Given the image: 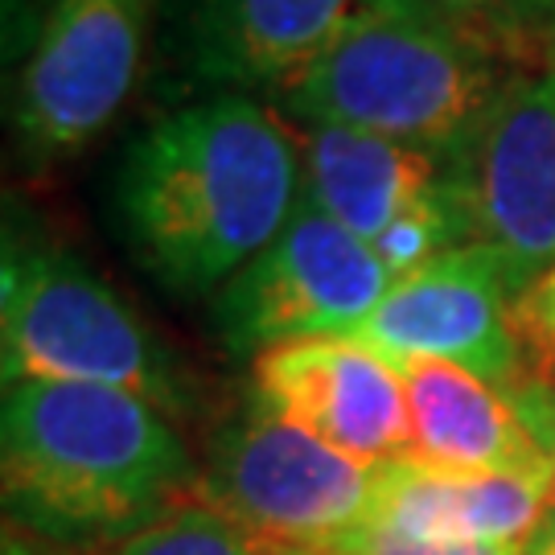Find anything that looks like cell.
Instances as JSON below:
<instances>
[{"label":"cell","instance_id":"1","mask_svg":"<svg viewBox=\"0 0 555 555\" xmlns=\"http://www.w3.org/2000/svg\"><path fill=\"white\" fill-rule=\"evenodd\" d=\"M300 202L297 128L256 95H206L157 116L112 181L116 231L173 297H215Z\"/></svg>","mask_w":555,"mask_h":555},{"label":"cell","instance_id":"2","mask_svg":"<svg viewBox=\"0 0 555 555\" xmlns=\"http://www.w3.org/2000/svg\"><path fill=\"white\" fill-rule=\"evenodd\" d=\"M173 420L91 383H4L0 486L9 527L66 552L116 547L198 494Z\"/></svg>","mask_w":555,"mask_h":555},{"label":"cell","instance_id":"3","mask_svg":"<svg viewBox=\"0 0 555 555\" xmlns=\"http://www.w3.org/2000/svg\"><path fill=\"white\" fill-rule=\"evenodd\" d=\"M527 70L444 9H403L354 25L268 103L293 124L358 128L465 165Z\"/></svg>","mask_w":555,"mask_h":555},{"label":"cell","instance_id":"4","mask_svg":"<svg viewBox=\"0 0 555 555\" xmlns=\"http://www.w3.org/2000/svg\"><path fill=\"white\" fill-rule=\"evenodd\" d=\"M4 383H91L140 396L169 420L202 408V383L128 300L75 251L50 238L4 235L0 263Z\"/></svg>","mask_w":555,"mask_h":555},{"label":"cell","instance_id":"5","mask_svg":"<svg viewBox=\"0 0 555 555\" xmlns=\"http://www.w3.org/2000/svg\"><path fill=\"white\" fill-rule=\"evenodd\" d=\"M378 465L247 403L206 444L198 498L284 552L318 555L371 527Z\"/></svg>","mask_w":555,"mask_h":555},{"label":"cell","instance_id":"6","mask_svg":"<svg viewBox=\"0 0 555 555\" xmlns=\"http://www.w3.org/2000/svg\"><path fill=\"white\" fill-rule=\"evenodd\" d=\"M391 284L366 238L297 202L280 235L210 297V325L227 354L256 362L288 341L354 337Z\"/></svg>","mask_w":555,"mask_h":555},{"label":"cell","instance_id":"7","mask_svg":"<svg viewBox=\"0 0 555 555\" xmlns=\"http://www.w3.org/2000/svg\"><path fill=\"white\" fill-rule=\"evenodd\" d=\"M157 0H50L13 82V144L29 169L91 149L137 91Z\"/></svg>","mask_w":555,"mask_h":555},{"label":"cell","instance_id":"8","mask_svg":"<svg viewBox=\"0 0 555 555\" xmlns=\"http://www.w3.org/2000/svg\"><path fill=\"white\" fill-rule=\"evenodd\" d=\"M354 341L391 362H453L498 387H515L527 378L515 293L481 243H465L412 276H399L375 313L354 330Z\"/></svg>","mask_w":555,"mask_h":555},{"label":"cell","instance_id":"9","mask_svg":"<svg viewBox=\"0 0 555 555\" xmlns=\"http://www.w3.org/2000/svg\"><path fill=\"white\" fill-rule=\"evenodd\" d=\"M461 178L474 243L498 259L515 297L527 293L555 263V59L498 103Z\"/></svg>","mask_w":555,"mask_h":555},{"label":"cell","instance_id":"10","mask_svg":"<svg viewBox=\"0 0 555 555\" xmlns=\"http://www.w3.org/2000/svg\"><path fill=\"white\" fill-rule=\"evenodd\" d=\"M433 0H178L173 54L210 95H276L305 66L378 13Z\"/></svg>","mask_w":555,"mask_h":555},{"label":"cell","instance_id":"11","mask_svg":"<svg viewBox=\"0 0 555 555\" xmlns=\"http://www.w3.org/2000/svg\"><path fill=\"white\" fill-rule=\"evenodd\" d=\"M251 403L366 465L412 456L408 396L396 362L354 337H313L251 362Z\"/></svg>","mask_w":555,"mask_h":555},{"label":"cell","instance_id":"12","mask_svg":"<svg viewBox=\"0 0 555 555\" xmlns=\"http://www.w3.org/2000/svg\"><path fill=\"white\" fill-rule=\"evenodd\" d=\"M408 396L412 456L444 469L535 474L555 481V461L522 416L515 387H498L453 362H396Z\"/></svg>","mask_w":555,"mask_h":555},{"label":"cell","instance_id":"13","mask_svg":"<svg viewBox=\"0 0 555 555\" xmlns=\"http://www.w3.org/2000/svg\"><path fill=\"white\" fill-rule=\"evenodd\" d=\"M552 477L444 469L420 456L378 465L371 527L424 539H481L531 543L552 515Z\"/></svg>","mask_w":555,"mask_h":555},{"label":"cell","instance_id":"14","mask_svg":"<svg viewBox=\"0 0 555 555\" xmlns=\"http://www.w3.org/2000/svg\"><path fill=\"white\" fill-rule=\"evenodd\" d=\"M293 124V119H288ZM300 140V202L375 243L391 222L433 194L456 165L416 144L371 137L358 128L293 124Z\"/></svg>","mask_w":555,"mask_h":555},{"label":"cell","instance_id":"15","mask_svg":"<svg viewBox=\"0 0 555 555\" xmlns=\"http://www.w3.org/2000/svg\"><path fill=\"white\" fill-rule=\"evenodd\" d=\"M103 555H297L284 552L268 539L251 535L247 527H238L235 518H227L219 506H210L206 498L190 494L181 498L173 511H165L157 522H149L144 531L128 535L124 543L107 547Z\"/></svg>","mask_w":555,"mask_h":555},{"label":"cell","instance_id":"16","mask_svg":"<svg viewBox=\"0 0 555 555\" xmlns=\"http://www.w3.org/2000/svg\"><path fill=\"white\" fill-rule=\"evenodd\" d=\"M433 4H440L461 29L498 46L502 54H511L522 66H543V50L531 29L527 0H433Z\"/></svg>","mask_w":555,"mask_h":555},{"label":"cell","instance_id":"17","mask_svg":"<svg viewBox=\"0 0 555 555\" xmlns=\"http://www.w3.org/2000/svg\"><path fill=\"white\" fill-rule=\"evenodd\" d=\"M318 555H527V543H481V539H424L387 531V527H366Z\"/></svg>","mask_w":555,"mask_h":555},{"label":"cell","instance_id":"18","mask_svg":"<svg viewBox=\"0 0 555 555\" xmlns=\"http://www.w3.org/2000/svg\"><path fill=\"white\" fill-rule=\"evenodd\" d=\"M515 325L527 354H535L543 366H555V263L515 297Z\"/></svg>","mask_w":555,"mask_h":555},{"label":"cell","instance_id":"19","mask_svg":"<svg viewBox=\"0 0 555 555\" xmlns=\"http://www.w3.org/2000/svg\"><path fill=\"white\" fill-rule=\"evenodd\" d=\"M527 13H531V29L543 50V62L555 59V0H527Z\"/></svg>","mask_w":555,"mask_h":555},{"label":"cell","instance_id":"20","mask_svg":"<svg viewBox=\"0 0 555 555\" xmlns=\"http://www.w3.org/2000/svg\"><path fill=\"white\" fill-rule=\"evenodd\" d=\"M0 555H70L66 547H54V543H41V539L25 535L17 527L4 531V543H0Z\"/></svg>","mask_w":555,"mask_h":555},{"label":"cell","instance_id":"21","mask_svg":"<svg viewBox=\"0 0 555 555\" xmlns=\"http://www.w3.org/2000/svg\"><path fill=\"white\" fill-rule=\"evenodd\" d=\"M527 555H555V506H552V515L543 518V527L535 531V539L527 543Z\"/></svg>","mask_w":555,"mask_h":555},{"label":"cell","instance_id":"22","mask_svg":"<svg viewBox=\"0 0 555 555\" xmlns=\"http://www.w3.org/2000/svg\"><path fill=\"white\" fill-rule=\"evenodd\" d=\"M552 506H555V490H552Z\"/></svg>","mask_w":555,"mask_h":555}]
</instances>
